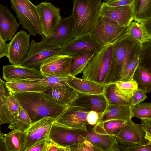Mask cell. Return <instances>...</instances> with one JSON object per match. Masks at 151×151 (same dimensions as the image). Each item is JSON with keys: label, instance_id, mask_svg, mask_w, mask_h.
I'll list each match as a JSON object with an SVG mask.
<instances>
[{"label": "cell", "instance_id": "1", "mask_svg": "<svg viewBox=\"0 0 151 151\" xmlns=\"http://www.w3.org/2000/svg\"><path fill=\"white\" fill-rule=\"evenodd\" d=\"M14 93L32 123L45 117L56 119L68 106L54 99L44 91Z\"/></svg>", "mask_w": 151, "mask_h": 151}, {"label": "cell", "instance_id": "2", "mask_svg": "<svg viewBox=\"0 0 151 151\" xmlns=\"http://www.w3.org/2000/svg\"><path fill=\"white\" fill-rule=\"evenodd\" d=\"M142 46L125 30L114 42L111 67L105 85L119 80L127 65L140 53Z\"/></svg>", "mask_w": 151, "mask_h": 151}, {"label": "cell", "instance_id": "3", "mask_svg": "<svg viewBox=\"0 0 151 151\" xmlns=\"http://www.w3.org/2000/svg\"><path fill=\"white\" fill-rule=\"evenodd\" d=\"M101 0H73L71 16L76 36L89 33L99 18Z\"/></svg>", "mask_w": 151, "mask_h": 151}, {"label": "cell", "instance_id": "4", "mask_svg": "<svg viewBox=\"0 0 151 151\" xmlns=\"http://www.w3.org/2000/svg\"><path fill=\"white\" fill-rule=\"evenodd\" d=\"M113 43L101 46L96 52L83 70L82 79L106 85L111 67Z\"/></svg>", "mask_w": 151, "mask_h": 151}, {"label": "cell", "instance_id": "5", "mask_svg": "<svg viewBox=\"0 0 151 151\" xmlns=\"http://www.w3.org/2000/svg\"><path fill=\"white\" fill-rule=\"evenodd\" d=\"M11 8L16 13L23 28L31 35L41 34L40 19L36 6L29 0H10Z\"/></svg>", "mask_w": 151, "mask_h": 151}, {"label": "cell", "instance_id": "6", "mask_svg": "<svg viewBox=\"0 0 151 151\" xmlns=\"http://www.w3.org/2000/svg\"><path fill=\"white\" fill-rule=\"evenodd\" d=\"M42 37V40L39 42L32 40L28 52L19 65L39 70L45 60L55 55L60 54L61 47L47 44Z\"/></svg>", "mask_w": 151, "mask_h": 151}, {"label": "cell", "instance_id": "7", "mask_svg": "<svg viewBox=\"0 0 151 151\" xmlns=\"http://www.w3.org/2000/svg\"><path fill=\"white\" fill-rule=\"evenodd\" d=\"M127 27L121 26L114 20L100 17L94 28L88 33L101 46L113 43L125 32Z\"/></svg>", "mask_w": 151, "mask_h": 151}, {"label": "cell", "instance_id": "8", "mask_svg": "<svg viewBox=\"0 0 151 151\" xmlns=\"http://www.w3.org/2000/svg\"><path fill=\"white\" fill-rule=\"evenodd\" d=\"M39 17L41 34L45 37L50 36L62 19L60 8L50 3L42 2L36 6Z\"/></svg>", "mask_w": 151, "mask_h": 151}, {"label": "cell", "instance_id": "9", "mask_svg": "<svg viewBox=\"0 0 151 151\" xmlns=\"http://www.w3.org/2000/svg\"><path fill=\"white\" fill-rule=\"evenodd\" d=\"M73 58L64 54L55 55L45 60L39 70L45 76L60 77L70 75V67Z\"/></svg>", "mask_w": 151, "mask_h": 151}, {"label": "cell", "instance_id": "10", "mask_svg": "<svg viewBox=\"0 0 151 151\" xmlns=\"http://www.w3.org/2000/svg\"><path fill=\"white\" fill-rule=\"evenodd\" d=\"M88 112L77 107L68 106L55 122L69 129L87 131L90 125L86 119Z\"/></svg>", "mask_w": 151, "mask_h": 151}, {"label": "cell", "instance_id": "11", "mask_svg": "<svg viewBox=\"0 0 151 151\" xmlns=\"http://www.w3.org/2000/svg\"><path fill=\"white\" fill-rule=\"evenodd\" d=\"M145 133L141 124L135 123L131 119L112 136L119 143L124 146L145 145L149 142L145 137Z\"/></svg>", "mask_w": 151, "mask_h": 151}, {"label": "cell", "instance_id": "12", "mask_svg": "<svg viewBox=\"0 0 151 151\" xmlns=\"http://www.w3.org/2000/svg\"><path fill=\"white\" fill-rule=\"evenodd\" d=\"M101 46L92 38L89 34L76 37L64 46L61 47L60 54L73 58L91 50H98Z\"/></svg>", "mask_w": 151, "mask_h": 151}, {"label": "cell", "instance_id": "13", "mask_svg": "<svg viewBox=\"0 0 151 151\" xmlns=\"http://www.w3.org/2000/svg\"><path fill=\"white\" fill-rule=\"evenodd\" d=\"M30 35L25 31L21 30L10 41L7 57L12 65H19L23 61L29 49Z\"/></svg>", "mask_w": 151, "mask_h": 151}, {"label": "cell", "instance_id": "14", "mask_svg": "<svg viewBox=\"0 0 151 151\" xmlns=\"http://www.w3.org/2000/svg\"><path fill=\"white\" fill-rule=\"evenodd\" d=\"M55 118L45 117L32 123L25 132L27 139L24 151H27L37 143L47 139Z\"/></svg>", "mask_w": 151, "mask_h": 151}, {"label": "cell", "instance_id": "15", "mask_svg": "<svg viewBox=\"0 0 151 151\" xmlns=\"http://www.w3.org/2000/svg\"><path fill=\"white\" fill-rule=\"evenodd\" d=\"M49 138L60 146L70 148L76 144L83 143L86 140L76 130L66 128L55 121L51 127Z\"/></svg>", "mask_w": 151, "mask_h": 151}, {"label": "cell", "instance_id": "16", "mask_svg": "<svg viewBox=\"0 0 151 151\" xmlns=\"http://www.w3.org/2000/svg\"><path fill=\"white\" fill-rule=\"evenodd\" d=\"M40 35L49 44L60 47L64 46L76 36L71 15L62 19L52 33L48 37H45L42 34Z\"/></svg>", "mask_w": 151, "mask_h": 151}, {"label": "cell", "instance_id": "17", "mask_svg": "<svg viewBox=\"0 0 151 151\" xmlns=\"http://www.w3.org/2000/svg\"><path fill=\"white\" fill-rule=\"evenodd\" d=\"M100 17H106L117 22L120 26L126 27L133 20L132 5L111 6L101 4Z\"/></svg>", "mask_w": 151, "mask_h": 151}, {"label": "cell", "instance_id": "18", "mask_svg": "<svg viewBox=\"0 0 151 151\" xmlns=\"http://www.w3.org/2000/svg\"><path fill=\"white\" fill-rule=\"evenodd\" d=\"M107 104L103 93L86 94L78 93V96L68 106L77 107L88 111H95L101 115L105 111Z\"/></svg>", "mask_w": 151, "mask_h": 151}, {"label": "cell", "instance_id": "19", "mask_svg": "<svg viewBox=\"0 0 151 151\" xmlns=\"http://www.w3.org/2000/svg\"><path fill=\"white\" fill-rule=\"evenodd\" d=\"M76 131L85 139L90 142L99 151H120L118 142L112 136L97 133L92 129H88L87 131Z\"/></svg>", "mask_w": 151, "mask_h": 151}, {"label": "cell", "instance_id": "20", "mask_svg": "<svg viewBox=\"0 0 151 151\" xmlns=\"http://www.w3.org/2000/svg\"><path fill=\"white\" fill-rule=\"evenodd\" d=\"M19 24L7 6L0 4V38L5 42L11 41Z\"/></svg>", "mask_w": 151, "mask_h": 151}, {"label": "cell", "instance_id": "21", "mask_svg": "<svg viewBox=\"0 0 151 151\" xmlns=\"http://www.w3.org/2000/svg\"><path fill=\"white\" fill-rule=\"evenodd\" d=\"M2 73L3 79L6 81L15 79L40 78L43 76L39 70L13 65L3 66Z\"/></svg>", "mask_w": 151, "mask_h": 151}, {"label": "cell", "instance_id": "22", "mask_svg": "<svg viewBox=\"0 0 151 151\" xmlns=\"http://www.w3.org/2000/svg\"><path fill=\"white\" fill-rule=\"evenodd\" d=\"M131 104H107L105 111L99 116L97 123L117 120L127 122L132 118Z\"/></svg>", "mask_w": 151, "mask_h": 151}, {"label": "cell", "instance_id": "23", "mask_svg": "<svg viewBox=\"0 0 151 151\" xmlns=\"http://www.w3.org/2000/svg\"><path fill=\"white\" fill-rule=\"evenodd\" d=\"M67 84L78 93L86 94H103L105 86L73 76L67 81Z\"/></svg>", "mask_w": 151, "mask_h": 151}, {"label": "cell", "instance_id": "24", "mask_svg": "<svg viewBox=\"0 0 151 151\" xmlns=\"http://www.w3.org/2000/svg\"><path fill=\"white\" fill-rule=\"evenodd\" d=\"M9 90L13 93L27 92H43L49 87L45 84L29 79L13 80L6 82Z\"/></svg>", "mask_w": 151, "mask_h": 151}, {"label": "cell", "instance_id": "25", "mask_svg": "<svg viewBox=\"0 0 151 151\" xmlns=\"http://www.w3.org/2000/svg\"><path fill=\"white\" fill-rule=\"evenodd\" d=\"M60 103L69 106L78 96V93L71 87H50L44 91Z\"/></svg>", "mask_w": 151, "mask_h": 151}, {"label": "cell", "instance_id": "26", "mask_svg": "<svg viewBox=\"0 0 151 151\" xmlns=\"http://www.w3.org/2000/svg\"><path fill=\"white\" fill-rule=\"evenodd\" d=\"M4 139L7 151H24L27 139L26 132L13 129L4 134Z\"/></svg>", "mask_w": 151, "mask_h": 151}, {"label": "cell", "instance_id": "27", "mask_svg": "<svg viewBox=\"0 0 151 151\" xmlns=\"http://www.w3.org/2000/svg\"><path fill=\"white\" fill-rule=\"evenodd\" d=\"M133 20L141 23L151 17V0H133Z\"/></svg>", "mask_w": 151, "mask_h": 151}, {"label": "cell", "instance_id": "28", "mask_svg": "<svg viewBox=\"0 0 151 151\" xmlns=\"http://www.w3.org/2000/svg\"><path fill=\"white\" fill-rule=\"evenodd\" d=\"M0 123H10L14 116L9 111L6 102L10 91L6 84V82L0 79Z\"/></svg>", "mask_w": 151, "mask_h": 151}, {"label": "cell", "instance_id": "29", "mask_svg": "<svg viewBox=\"0 0 151 151\" xmlns=\"http://www.w3.org/2000/svg\"><path fill=\"white\" fill-rule=\"evenodd\" d=\"M103 94L108 104H131L130 99L119 92L115 83L105 85Z\"/></svg>", "mask_w": 151, "mask_h": 151}, {"label": "cell", "instance_id": "30", "mask_svg": "<svg viewBox=\"0 0 151 151\" xmlns=\"http://www.w3.org/2000/svg\"><path fill=\"white\" fill-rule=\"evenodd\" d=\"M98 50L89 51L74 58L70 67V75L76 76L82 73L89 62Z\"/></svg>", "mask_w": 151, "mask_h": 151}, {"label": "cell", "instance_id": "31", "mask_svg": "<svg viewBox=\"0 0 151 151\" xmlns=\"http://www.w3.org/2000/svg\"><path fill=\"white\" fill-rule=\"evenodd\" d=\"M126 122L111 120L97 123L92 128L97 133L112 136L117 133Z\"/></svg>", "mask_w": 151, "mask_h": 151}, {"label": "cell", "instance_id": "32", "mask_svg": "<svg viewBox=\"0 0 151 151\" xmlns=\"http://www.w3.org/2000/svg\"><path fill=\"white\" fill-rule=\"evenodd\" d=\"M137 82L138 88L142 89L146 93L151 92V73L140 65L133 76Z\"/></svg>", "mask_w": 151, "mask_h": 151}, {"label": "cell", "instance_id": "33", "mask_svg": "<svg viewBox=\"0 0 151 151\" xmlns=\"http://www.w3.org/2000/svg\"><path fill=\"white\" fill-rule=\"evenodd\" d=\"M32 124L27 114L20 106L18 115L13 117L8 128L25 132Z\"/></svg>", "mask_w": 151, "mask_h": 151}, {"label": "cell", "instance_id": "34", "mask_svg": "<svg viewBox=\"0 0 151 151\" xmlns=\"http://www.w3.org/2000/svg\"><path fill=\"white\" fill-rule=\"evenodd\" d=\"M73 76H44L40 78L28 79L30 80L43 83L50 87L63 88L68 86L67 81Z\"/></svg>", "mask_w": 151, "mask_h": 151}, {"label": "cell", "instance_id": "35", "mask_svg": "<svg viewBox=\"0 0 151 151\" xmlns=\"http://www.w3.org/2000/svg\"><path fill=\"white\" fill-rule=\"evenodd\" d=\"M125 31L142 45L149 41L146 37L142 25L137 22L132 21L126 28Z\"/></svg>", "mask_w": 151, "mask_h": 151}, {"label": "cell", "instance_id": "36", "mask_svg": "<svg viewBox=\"0 0 151 151\" xmlns=\"http://www.w3.org/2000/svg\"><path fill=\"white\" fill-rule=\"evenodd\" d=\"M114 83L118 91L130 99L138 88V84L134 79L119 80Z\"/></svg>", "mask_w": 151, "mask_h": 151}, {"label": "cell", "instance_id": "37", "mask_svg": "<svg viewBox=\"0 0 151 151\" xmlns=\"http://www.w3.org/2000/svg\"><path fill=\"white\" fill-rule=\"evenodd\" d=\"M132 117L151 119V102H142L132 107Z\"/></svg>", "mask_w": 151, "mask_h": 151}, {"label": "cell", "instance_id": "38", "mask_svg": "<svg viewBox=\"0 0 151 151\" xmlns=\"http://www.w3.org/2000/svg\"><path fill=\"white\" fill-rule=\"evenodd\" d=\"M140 53L137 55L127 65L121 73L119 80H129L133 79L135 72L140 64Z\"/></svg>", "mask_w": 151, "mask_h": 151}, {"label": "cell", "instance_id": "39", "mask_svg": "<svg viewBox=\"0 0 151 151\" xmlns=\"http://www.w3.org/2000/svg\"><path fill=\"white\" fill-rule=\"evenodd\" d=\"M140 65L151 73V40L142 45L140 53Z\"/></svg>", "mask_w": 151, "mask_h": 151}, {"label": "cell", "instance_id": "40", "mask_svg": "<svg viewBox=\"0 0 151 151\" xmlns=\"http://www.w3.org/2000/svg\"><path fill=\"white\" fill-rule=\"evenodd\" d=\"M6 102L9 110L14 117L17 116L19 113L20 105L14 96V93L10 91L6 99Z\"/></svg>", "mask_w": 151, "mask_h": 151}, {"label": "cell", "instance_id": "41", "mask_svg": "<svg viewBox=\"0 0 151 151\" xmlns=\"http://www.w3.org/2000/svg\"><path fill=\"white\" fill-rule=\"evenodd\" d=\"M146 93L142 89L138 88L130 99V103L132 106L145 100L147 97Z\"/></svg>", "mask_w": 151, "mask_h": 151}, {"label": "cell", "instance_id": "42", "mask_svg": "<svg viewBox=\"0 0 151 151\" xmlns=\"http://www.w3.org/2000/svg\"><path fill=\"white\" fill-rule=\"evenodd\" d=\"M71 151L69 148L62 146L53 142L49 138L47 139L45 151Z\"/></svg>", "mask_w": 151, "mask_h": 151}, {"label": "cell", "instance_id": "43", "mask_svg": "<svg viewBox=\"0 0 151 151\" xmlns=\"http://www.w3.org/2000/svg\"><path fill=\"white\" fill-rule=\"evenodd\" d=\"M122 147L123 150L126 151H151V143L145 145H133L126 146Z\"/></svg>", "mask_w": 151, "mask_h": 151}, {"label": "cell", "instance_id": "44", "mask_svg": "<svg viewBox=\"0 0 151 151\" xmlns=\"http://www.w3.org/2000/svg\"><path fill=\"white\" fill-rule=\"evenodd\" d=\"M133 0H109L106 2L105 4L111 6L132 5Z\"/></svg>", "mask_w": 151, "mask_h": 151}, {"label": "cell", "instance_id": "45", "mask_svg": "<svg viewBox=\"0 0 151 151\" xmlns=\"http://www.w3.org/2000/svg\"><path fill=\"white\" fill-rule=\"evenodd\" d=\"M100 114L97 112L91 111L88 112L87 116V120L91 126H95L97 123Z\"/></svg>", "mask_w": 151, "mask_h": 151}, {"label": "cell", "instance_id": "46", "mask_svg": "<svg viewBox=\"0 0 151 151\" xmlns=\"http://www.w3.org/2000/svg\"><path fill=\"white\" fill-rule=\"evenodd\" d=\"M142 26L146 37L151 40V17L140 23Z\"/></svg>", "mask_w": 151, "mask_h": 151}, {"label": "cell", "instance_id": "47", "mask_svg": "<svg viewBox=\"0 0 151 151\" xmlns=\"http://www.w3.org/2000/svg\"><path fill=\"white\" fill-rule=\"evenodd\" d=\"M48 139L37 143L29 148L27 151H45Z\"/></svg>", "mask_w": 151, "mask_h": 151}, {"label": "cell", "instance_id": "48", "mask_svg": "<svg viewBox=\"0 0 151 151\" xmlns=\"http://www.w3.org/2000/svg\"><path fill=\"white\" fill-rule=\"evenodd\" d=\"M71 151H94V150L89 147L84 143H78L70 147Z\"/></svg>", "mask_w": 151, "mask_h": 151}, {"label": "cell", "instance_id": "49", "mask_svg": "<svg viewBox=\"0 0 151 151\" xmlns=\"http://www.w3.org/2000/svg\"><path fill=\"white\" fill-rule=\"evenodd\" d=\"M9 44L0 38V58L7 57L8 53Z\"/></svg>", "mask_w": 151, "mask_h": 151}, {"label": "cell", "instance_id": "50", "mask_svg": "<svg viewBox=\"0 0 151 151\" xmlns=\"http://www.w3.org/2000/svg\"><path fill=\"white\" fill-rule=\"evenodd\" d=\"M141 124L145 132L151 136V120L149 119H141Z\"/></svg>", "mask_w": 151, "mask_h": 151}, {"label": "cell", "instance_id": "51", "mask_svg": "<svg viewBox=\"0 0 151 151\" xmlns=\"http://www.w3.org/2000/svg\"><path fill=\"white\" fill-rule=\"evenodd\" d=\"M4 134L0 132V151H7L4 139Z\"/></svg>", "mask_w": 151, "mask_h": 151}, {"label": "cell", "instance_id": "52", "mask_svg": "<svg viewBox=\"0 0 151 151\" xmlns=\"http://www.w3.org/2000/svg\"><path fill=\"white\" fill-rule=\"evenodd\" d=\"M145 137L149 142L151 143V136L146 132Z\"/></svg>", "mask_w": 151, "mask_h": 151}, {"label": "cell", "instance_id": "53", "mask_svg": "<svg viewBox=\"0 0 151 151\" xmlns=\"http://www.w3.org/2000/svg\"><path fill=\"white\" fill-rule=\"evenodd\" d=\"M105 0V1H108L109 0Z\"/></svg>", "mask_w": 151, "mask_h": 151}, {"label": "cell", "instance_id": "54", "mask_svg": "<svg viewBox=\"0 0 151 151\" xmlns=\"http://www.w3.org/2000/svg\"><path fill=\"white\" fill-rule=\"evenodd\" d=\"M150 120H151V119H150Z\"/></svg>", "mask_w": 151, "mask_h": 151}]
</instances>
